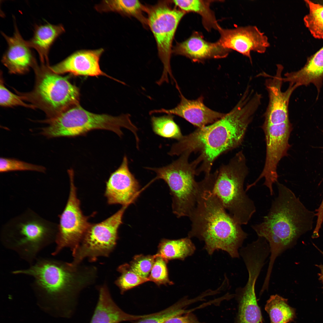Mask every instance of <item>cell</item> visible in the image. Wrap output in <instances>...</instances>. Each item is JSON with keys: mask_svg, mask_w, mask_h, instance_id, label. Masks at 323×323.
Masks as SVG:
<instances>
[{"mask_svg": "<svg viewBox=\"0 0 323 323\" xmlns=\"http://www.w3.org/2000/svg\"><path fill=\"white\" fill-rule=\"evenodd\" d=\"M259 95L245 91L241 99L229 113L216 122L183 136L172 146L173 156L185 152H199L196 159L200 165L196 175L211 173L212 166L220 155L241 145L249 125L261 103Z\"/></svg>", "mask_w": 323, "mask_h": 323, "instance_id": "6da1fadb", "label": "cell"}, {"mask_svg": "<svg viewBox=\"0 0 323 323\" xmlns=\"http://www.w3.org/2000/svg\"><path fill=\"white\" fill-rule=\"evenodd\" d=\"M216 176L205 175L199 182L196 204L189 217L191 228L188 236L203 241L210 255L216 250L226 252L232 258H239L241 248L248 234L227 211L215 193Z\"/></svg>", "mask_w": 323, "mask_h": 323, "instance_id": "7a4b0ae2", "label": "cell"}, {"mask_svg": "<svg viewBox=\"0 0 323 323\" xmlns=\"http://www.w3.org/2000/svg\"><path fill=\"white\" fill-rule=\"evenodd\" d=\"M277 196L262 222L251 226L258 237L268 242L270 258L266 273L270 277L276 258L311 230L316 213L309 210L294 192L278 182Z\"/></svg>", "mask_w": 323, "mask_h": 323, "instance_id": "3957f363", "label": "cell"}, {"mask_svg": "<svg viewBox=\"0 0 323 323\" xmlns=\"http://www.w3.org/2000/svg\"><path fill=\"white\" fill-rule=\"evenodd\" d=\"M82 269L71 263L40 258L28 268L12 273L31 277V286L37 295L62 304L65 316L70 317L74 312L80 292L95 275L93 268Z\"/></svg>", "mask_w": 323, "mask_h": 323, "instance_id": "277c9868", "label": "cell"}, {"mask_svg": "<svg viewBox=\"0 0 323 323\" xmlns=\"http://www.w3.org/2000/svg\"><path fill=\"white\" fill-rule=\"evenodd\" d=\"M39 122L47 124L41 129L40 133L48 138L83 135L96 129L110 131L121 137L123 135L122 128L132 133L137 129L129 114L115 116L95 114L85 109L79 104L72 106L53 118Z\"/></svg>", "mask_w": 323, "mask_h": 323, "instance_id": "5b68a950", "label": "cell"}, {"mask_svg": "<svg viewBox=\"0 0 323 323\" xmlns=\"http://www.w3.org/2000/svg\"><path fill=\"white\" fill-rule=\"evenodd\" d=\"M49 65L37 63L33 69L35 83L31 91L21 93L16 90L24 101L31 103L45 114L46 119L53 118L69 107L79 104L78 88L67 77L55 73Z\"/></svg>", "mask_w": 323, "mask_h": 323, "instance_id": "8992f818", "label": "cell"}, {"mask_svg": "<svg viewBox=\"0 0 323 323\" xmlns=\"http://www.w3.org/2000/svg\"><path fill=\"white\" fill-rule=\"evenodd\" d=\"M248 173L243 151L237 153L218 170L214 191L226 210L240 225H247L256 211L254 201L244 188Z\"/></svg>", "mask_w": 323, "mask_h": 323, "instance_id": "52a82bcc", "label": "cell"}, {"mask_svg": "<svg viewBox=\"0 0 323 323\" xmlns=\"http://www.w3.org/2000/svg\"><path fill=\"white\" fill-rule=\"evenodd\" d=\"M8 225L1 234L2 244L30 265L42 250L55 242L57 227L33 213L24 214Z\"/></svg>", "mask_w": 323, "mask_h": 323, "instance_id": "ba28073f", "label": "cell"}, {"mask_svg": "<svg viewBox=\"0 0 323 323\" xmlns=\"http://www.w3.org/2000/svg\"><path fill=\"white\" fill-rule=\"evenodd\" d=\"M191 154L185 152L176 160L164 167L146 168L156 173V179H162L168 185L172 211L177 218L188 217L196 204L199 182L196 181L195 176L199 164L196 159L189 162Z\"/></svg>", "mask_w": 323, "mask_h": 323, "instance_id": "9c48e42d", "label": "cell"}, {"mask_svg": "<svg viewBox=\"0 0 323 323\" xmlns=\"http://www.w3.org/2000/svg\"><path fill=\"white\" fill-rule=\"evenodd\" d=\"M170 1H160L147 7L148 25L153 33L157 44L159 56L163 66L160 79L156 83L159 86L176 81L172 74L170 60L172 42L178 26L185 12L170 6Z\"/></svg>", "mask_w": 323, "mask_h": 323, "instance_id": "30bf717a", "label": "cell"}, {"mask_svg": "<svg viewBox=\"0 0 323 323\" xmlns=\"http://www.w3.org/2000/svg\"><path fill=\"white\" fill-rule=\"evenodd\" d=\"M127 207L123 206L100 223H91L79 246L72 253V265H79L86 258L94 260L98 257L108 256L116 244L118 229L122 223L123 215Z\"/></svg>", "mask_w": 323, "mask_h": 323, "instance_id": "8fae6325", "label": "cell"}, {"mask_svg": "<svg viewBox=\"0 0 323 323\" xmlns=\"http://www.w3.org/2000/svg\"><path fill=\"white\" fill-rule=\"evenodd\" d=\"M68 172L70 182L69 195L65 208L60 216L55 241L56 245L51 254L53 255L66 247L70 248L72 253L74 252L91 224L88 221L89 217L84 215L80 208L74 183V171L70 169Z\"/></svg>", "mask_w": 323, "mask_h": 323, "instance_id": "7c38bea8", "label": "cell"}, {"mask_svg": "<svg viewBox=\"0 0 323 323\" xmlns=\"http://www.w3.org/2000/svg\"><path fill=\"white\" fill-rule=\"evenodd\" d=\"M261 127L264 133L266 146L264 165L258 178L254 182L247 185L245 190L247 191L264 178L263 185L268 188L270 194L273 195V185L278 182V164L282 158L287 156L290 147L289 140L292 126L289 120L276 124H263Z\"/></svg>", "mask_w": 323, "mask_h": 323, "instance_id": "4fadbf2b", "label": "cell"}, {"mask_svg": "<svg viewBox=\"0 0 323 323\" xmlns=\"http://www.w3.org/2000/svg\"><path fill=\"white\" fill-rule=\"evenodd\" d=\"M218 30L220 38L217 42L226 50L236 51L248 57L251 63L252 51L264 53L270 45L267 37L255 26L238 27L232 29Z\"/></svg>", "mask_w": 323, "mask_h": 323, "instance_id": "5bb4252c", "label": "cell"}, {"mask_svg": "<svg viewBox=\"0 0 323 323\" xmlns=\"http://www.w3.org/2000/svg\"><path fill=\"white\" fill-rule=\"evenodd\" d=\"M283 70V66L278 64L274 76H272L264 72L259 74L260 76L270 77L266 80L265 83L268 93L269 101L264 115L263 124H276L289 120L288 105L290 99L292 92L297 88L289 84L285 91H282Z\"/></svg>", "mask_w": 323, "mask_h": 323, "instance_id": "9a60e30c", "label": "cell"}, {"mask_svg": "<svg viewBox=\"0 0 323 323\" xmlns=\"http://www.w3.org/2000/svg\"><path fill=\"white\" fill-rule=\"evenodd\" d=\"M140 188L138 181L129 170L128 159L125 156L120 166L111 173L106 182L104 195L109 205L128 206L136 200Z\"/></svg>", "mask_w": 323, "mask_h": 323, "instance_id": "2e32d148", "label": "cell"}, {"mask_svg": "<svg viewBox=\"0 0 323 323\" xmlns=\"http://www.w3.org/2000/svg\"><path fill=\"white\" fill-rule=\"evenodd\" d=\"M104 51L102 48L78 51L60 62L50 67L53 71L60 75L69 73L75 76L97 77L102 75L119 82L101 70L99 62Z\"/></svg>", "mask_w": 323, "mask_h": 323, "instance_id": "e0dca14e", "label": "cell"}, {"mask_svg": "<svg viewBox=\"0 0 323 323\" xmlns=\"http://www.w3.org/2000/svg\"><path fill=\"white\" fill-rule=\"evenodd\" d=\"M14 22V31L12 36H9L2 32L8 46L1 62L10 73L23 74L33 68L37 62L31 48L22 37Z\"/></svg>", "mask_w": 323, "mask_h": 323, "instance_id": "ac0fdd59", "label": "cell"}, {"mask_svg": "<svg viewBox=\"0 0 323 323\" xmlns=\"http://www.w3.org/2000/svg\"><path fill=\"white\" fill-rule=\"evenodd\" d=\"M181 101L175 108L171 109L162 108L151 110L150 115L164 113L175 115L185 119L198 128L212 124L223 117L226 114L213 110L206 106L203 98L200 97L195 100H189L185 98L179 91Z\"/></svg>", "mask_w": 323, "mask_h": 323, "instance_id": "d6986e66", "label": "cell"}, {"mask_svg": "<svg viewBox=\"0 0 323 323\" xmlns=\"http://www.w3.org/2000/svg\"><path fill=\"white\" fill-rule=\"evenodd\" d=\"M255 272L249 274L248 281L243 287L237 288L235 297L238 303L235 323H261L263 318L258 304L255 292V285L258 278Z\"/></svg>", "mask_w": 323, "mask_h": 323, "instance_id": "ffe728a7", "label": "cell"}, {"mask_svg": "<svg viewBox=\"0 0 323 323\" xmlns=\"http://www.w3.org/2000/svg\"><path fill=\"white\" fill-rule=\"evenodd\" d=\"M226 50L217 42H208L201 35L195 33L186 40L177 43L173 48L172 53L183 55L197 61L211 58L225 57L227 53Z\"/></svg>", "mask_w": 323, "mask_h": 323, "instance_id": "44dd1931", "label": "cell"}, {"mask_svg": "<svg viewBox=\"0 0 323 323\" xmlns=\"http://www.w3.org/2000/svg\"><path fill=\"white\" fill-rule=\"evenodd\" d=\"M283 77V82H288L297 88L313 84L319 93L323 81V46L308 58L305 65L295 71L287 72Z\"/></svg>", "mask_w": 323, "mask_h": 323, "instance_id": "7402d4cb", "label": "cell"}, {"mask_svg": "<svg viewBox=\"0 0 323 323\" xmlns=\"http://www.w3.org/2000/svg\"><path fill=\"white\" fill-rule=\"evenodd\" d=\"M99 296L90 323H120L137 320L144 316L125 312L112 299L107 287L104 285L99 289Z\"/></svg>", "mask_w": 323, "mask_h": 323, "instance_id": "603a6c76", "label": "cell"}, {"mask_svg": "<svg viewBox=\"0 0 323 323\" xmlns=\"http://www.w3.org/2000/svg\"><path fill=\"white\" fill-rule=\"evenodd\" d=\"M65 31L61 24L48 23L35 26L33 36L27 41L29 46L38 53L41 63L49 65L50 48L56 39Z\"/></svg>", "mask_w": 323, "mask_h": 323, "instance_id": "cb8c5ba5", "label": "cell"}, {"mask_svg": "<svg viewBox=\"0 0 323 323\" xmlns=\"http://www.w3.org/2000/svg\"><path fill=\"white\" fill-rule=\"evenodd\" d=\"M96 10L100 12H116L136 19L144 26L148 25L147 18L144 15L147 7L137 0H108L102 1L96 5Z\"/></svg>", "mask_w": 323, "mask_h": 323, "instance_id": "d4e9b609", "label": "cell"}, {"mask_svg": "<svg viewBox=\"0 0 323 323\" xmlns=\"http://www.w3.org/2000/svg\"><path fill=\"white\" fill-rule=\"evenodd\" d=\"M196 247L188 237L176 240L163 239L158 246L157 254L168 260H184L195 252Z\"/></svg>", "mask_w": 323, "mask_h": 323, "instance_id": "484cf974", "label": "cell"}, {"mask_svg": "<svg viewBox=\"0 0 323 323\" xmlns=\"http://www.w3.org/2000/svg\"><path fill=\"white\" fill-rule=\"evenodd\" d=\"M265 309L269 314L270 323H289L296 317L295 309L288 304V299L275 294L267 301Z\"/></svg>", "mask_w": 323, "mask_h": 323, "instance_id": "4316f807", "label": "cell"}, {"mask_svg": "<svg viewBox=\"0 0 323 323\" xmlns=\"http://www.w3.org/2000/svg\"><path fill=\"white\" fill-rule=\"evenodd\" d=\"M171 2L184 12H194L202 17L204 25L208 29L212 28L218 29L220 27L217 22L213 12L209 7L208 1L199 0H173Z\"/></svg>", "mask_w": 323, "mask_h": 323, "instance_id": "83f0119b", "label": "cell"}, {"mask_svg": "<svg viewBox=\"0 0 323 323\" xmlns=\"http://www.w3.org/2000/svg\"><path fill=\"white\" fill-rule=\"evenodd\" d=\"M151 121L153 132L160 136L179 141L183 136L180 128L174 120L173 115L153 116Z\"/></svg>", "mask_w": 323, "mask_h": 323, "instance_id": "f1b7e54d", "label": "cell"}, {"mask_svg": "<svg viewBox=\"0 0 323 323\" xmlns=\"http://www.w3.org/2000/svg\"><path fill=\"white\" fill-rule=\"evenodd\" d=\"M309 12L304 18L306 27L316 39H323V4L305 0Z\"/></svg>", "mask_w": 323, "mask_h": 323, "instance_id": "f546056e", "label": "cell"}, {"mask_svg": "<svg viewBox=\"0 0 323 323\" xmlns=\"http://www.w3.org/2000/svg\"><path fill=\"white\" fill-rule=\"evenodd\" d=\"M188 306L187 300L184 298L168 307L155 313L146 315L135 323H163L168 319L186 311Z\"/></svg>", "mask_w": 323, "mask_h": 323, "instance_id": "4dcf8cb0", "label": "cell"}, {"mask_svg": "<svg viewBox=\"0 0 323 323\" xmlns=\"http://www.w3.org/2000/svg\"><path fill=\"white\" fill-rule=\"evenodd\" d=\"M118 270L121 274L115 283L119 287L121 294L149 281L148 278L142 277L132 271L128 264L120 266Z\"/></svg>", "mask_w": 323, "mask_h": 323, "instance_id": "1f68e13d", "label": "cell"}, {"mask_svg": "<svg viewBox=\"0 0 323 323\" xmlns=\"http://www.w3.org/2000/svg\"><path fill=\"white\" fill-rule=\"evenodd\" d=\"M33 171L45 173V167L33 164L16 159L1 157L0 159L1 173L15 171Z\"/></svg>", "mask_w": 323, "mask_h": 323, "instance_id": "d6a6232c", "label": "cell"}, {"mask_svg": "<svg viewBox=\"0 0 323 323\" xmlns=\"http://www.w3.org/2000/svg\"><path fill=\"white\" fill-rule=\"evenodd\" d=\"M156 257L148 278L149 281L158 285L172 284L168 277L167 260L156 254Z\"/></svg>", "mask_w": 323, "mask_h": 323, "instance_id": "836d02e7", "label": "cell"}, {"mask_svg": "<svg viewBox=\"0 0 323 323\" xmlns=\"http://www.w3.org/2000/svg\"><path fill=\"white\" fill-rule=\"evenodd\" d=\"M156 255H136L129 264V267L140 276L148 278Z\"/></svg>", "mask_w": 323, "mask_h": 323, "instance_id": "e575fe53", "label": "cell"}, {"mask_svg": "<svg viewBox=\"0 0 323 323\" xmlns=\"http://www.w3.org/2000/svg\"><path fill=\"white\" fill-rule=\"evenodd\" d=\"M2 74H1L0 82V105L4 107L20 106L34 109L36 107L31 104L26 103L21 96L16 95L7 89L4 85Z\"/></svg>", "mask_w": 323, "mask_h": 323, "instance_id": "d590c367", "label": "cell"}, {"mask_svg": "<svg viewBox=\"0 0 323 323\" xmlns=\"http://www.w3.org/2000/svg\"><path fill=\"white\" fill-rule=\"evenodd\" d=\"M193 310H187L186 312L173 316L163 323H207L200 321L197 317L192 313Z\"/></svg>", "mask_w": 323, "mask_h": 323, "instance_id": "8d00e7d4", "label": "cell"}, {"mask_svg": "<svg viewBox=\"0 0 323 323\" xmlns=\"http://www.w3.org/2000/svg\"><path fill=\"white\" fill-rule=\"evenodd\" d=\"M319 251L323 255V252L320 250ZM316 266H318L320 269V272L318 274L319 279L322 283L323 285V264L316 265Z\"/></svg>", "mask_w": 323, "mask_h": 323, "instance_id": "74e56055", "label": "cell"}, {"mask_svg": "<svg viewBox=\"0 0 323 323\" xmlns=\"http://www.w3.org/2000/svg\"><path fill=\"white\" fill-rule=\"evenodd\" d=\"M320 1V2H321V3H322V4H323V1Z\"/></svg>", "mask_w": 323, "mask_h": 323, "instance_id": "f35d334b", "label": "cell"}, {"mask_svg": "<svg viewBox=\"0 0 323 323\" xmlns=\"http://www.w3.org/2000/svg\"><path fill=\"white\" fill-rule=\"evenodd\" d=\"M257 264H258V263H257ZM258 264L260 265V264ZM260 265V266H261V265ZM261 267H262V266H261Z\"/></svg>", "mask_w": 323, "mask_h": 323, "instance_id": "ab89813d", "label": "cell"}, {"mask_svg": "<svg viewBox=\"0 0 323 323\" xmlns=\"http://www.w3.org/2000/svg\"><path fill=\"white\" fill-rule=\"evenodd\" d=\"M322 199L323 200V198Z\"/></svg>", "mask_w": 323, "mask_h": 323, "instance_id": "60d3db41", "label": "cell"}, {"mask_svg": "<svg viewBox=\"0 0 323 323\" xmlns=\"http://www.w3.org/2000/svg\"><path fill=\"white\" fill-rule=\"evenodd\" d=\"M263 323V322H262V323Z\"/></svg>", "mask_w": 323, "mask_h": 323, "instance_id": "b9f144b4", "label": "cell"}]
</instances>
